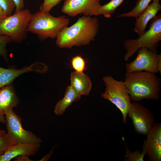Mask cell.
<instances>
[{
  "label": "cell",
  "instance_id": "ba28073f",
  "mask_svg": "<svg viewBox=\"0 0 161 161\" xmlns=\"http://www.w3.org/2000/svg\"><path fill=\"white\" fill-rule=\"evenodd\" d=\"M137 56L133 61L125 65L126 72L145 71L156 74L159 72L158 64L161 54L146 48L140 49Z\"/></svg>",
  "mask_w": 161,
  "mask_h": 161
},
{
  "label": "cell",
  "instance_id": "83f0119b",
  "mask_svg": "<svg viewBox=\"0 0 161 161\" xmlns=\"http://www.w3.org/2000/svg\"><path fill=\"white\" fill-rule=\"evenodd\" d=\"M55 146L53 148L52 150L48 153L43 158L41 159L40 161H47L49 158H50L51 155L53 153L54 149Z\"/></svg>",
  "mask_w": 161,
  "mask_h": 161
},
{
  "label": "cell",
  "instance_id": "ac0fdd59",
  "mask_svg": "<svg viewBox=\"0 0 161 161\" xmlns=\"http://www.w3.org/2000/svg\"><path fill=\"white\" fill-rule=\"evenodd\" d=\"M124 0H111L108 3L101 5L98 9L96 16L103 15L107 18L111 17L116 9L120 6Z\"/></svg>",
  "mask_w": 161,
  "mask_h": 161
},
{
  "label": "cell",
  "instance_id": "ffe728a7",
  "mask_svg": "<svg viewBox=\"0 0 161 161\" xmlns=\"http://www.w3.org/2000/svg\"><path fill=\"white\" fill-rule=\"evenodd\" d=\"M126 154L124 155V160L126 161H143L145 154L142 151L136 150L133 152L131 151L128 147L126 145Z\"/></svg>",
  "mask_w": 161,
  "mask_h": 161
},
{
  "label": "cell",
  "instance_id": "e0dca14e",
  "mask_svg": "<svg viewBox=\"0 0 161 161\" xmlns=\"http://www.w3.org/2000/svg\"><path fill=\"white\" fill-rule=\"evenodd\" d=\"M81 96L71 85L68 86L66 89L64 97L55 105L54 113L58 116L62 115L66 109L73 102L80 99Z\"/></svg>",
  "mask_w": 161,
  "mask_h": 161
},
{
  "label": "cell",
  "instance_id": "277c9868",
  "mask_svg": "<svg viewBox=\"0 0 161 161\" xmlns=\"http://www.w3.org/2000/svg\"><path fill=\"white\" fill-rule=\"evenodd\" d=\"M161 40V14L157 15L151 20L149 29L137 39L125 40L123 45L126 51L124 56L128 61L140 48H146L157 52Z\"/></svg>",
  "mask_w": 161,
  "mask_h": 161
},
{
  "label": "cell",
  "instance_id": "7402d4cb",
  "mask_svg": "<svg viewBox=\"0 0 161 161\" xmlns=\"http://www.w3.org/2000/svg\"><path fill=\"white\" fill-rule=\"evenodd\" d=\"M12 42L11 38L8 35H0V56H2L7 62L8 61V58L6 46L8 43Z\"/></svg>",
  "mask_w": 161,
  "mask_h": 161
},
{
  "label": "cell",
  "instance_id": "7c38bea8",
  "mask_svg": "<svg viewBox=\"0 0 161 161\" xmlns=\"http://www.w3.org/2000/svg\"><path fill=\"white\" fill-rule=\"evenodd\" d=\"M48 69V66L41 62L35 63L20 69H5L0 66V88L12 84L16 78L24 73L33 71L44 73Z\"/></svg>",
  "mask_w": 161,
  "mask_h": 161
},
{
  "label": "cell",
  "instance_id": "4fadbf2b",
  "mask_svg": "<svg viewBox=\"0 0 161 161\" xmlns=\"http://www.w3.org/2000/svg\"><path fill=\"white\" fill-rule=\"evenodd\" d=\"M40 143H20L14 144L0 155V161H10L17 156L25 155H35L39 150Z\"/></svg>",
  "mask_w": 161,
  "mask_h": 161
},
{
  "label": "cell",
  "instance_id": "2e32d148",
  "mask_svg": "<svg viewBox=\"0 0 161 161\" xmlns=\"http://www.w3.org/2000/svg\"><path fill=\"white\" fill-rule=\"evenodd\" d=\"M71 85L80 95H88L92 87L90 78L83 72L74 71L71 72Z\"/></svg>",
  "mask_w": 161,
  "mask_h": 161
},
{
  "label": "cell",
  "instance_id": "d4e9b609",
  "mask_svg": "<svg viewBox=\"0 0 161 161\" xmlns=\"http://www.w3.org/2000/svg\"><path fill=\"white\" fill-rule=\"evenodd\" d=\"M62 0H44L40 6V10L49 12L54 7L59 4Z\"/></svg>",
  "mask_w": 161,
  "mask_h": 161
},
{
  "label": "cell",
  "instance_id": "603a6c76",
  "mask_svg": "<svg viewBox=\"0 0 161 161\" xmlns=\"http://www.w3.org/2000/svg\"><path fill=\"white\" fill-rule=\"evenodd\" d=\"M71 63L72 68L76 71L83 72L86 69L85 61L80 56L78 55L73 57Z\"/></svg>",
  "mask_w": 161,
  "mask_h": 161
},
{
  "label": "cell",
  "instance_id": "9a60e30c",
  "mask_svg": "<svg viewBox=\"0 0 161 161\" xmlns=\"http://www.w3.org/2000/svg\"><path fill=\"white\" fill-rule=\"evenodd\" d=\"M160 0H153L144 10L136 18L134 31L139 36L143 35L145 31L147 24L161 10Z\"/></svg>",
  "mask_w": 161,
  "mask_h": 161
},
{
  "label": "cell",
  "instance_id": "5bb4252c",
  "mask_svg": "<svg viewBox=\"0 0 161 161\" xmlns=\"http://www.w3.org/2000/svg\"><path fill=\"white\" fill-rule=\"evenodd\" d=\"M19 103L13 86L12 84L0 89V123H5L4 111L16 107Z\"/></svg>",
  "mask_w": 161,
  "mask_h": 161
},
{
  "label": "cell",
  "instance_id": "6da1fadb",
  "mask_svg": "<svg viewBox=\"0 0 161 161\" xmlns=\"http://www.w3.org/2000/svg\"><path fill=\"white\" fill-rule=\"evenodd\" d=\"M100 25L96 17L83 16L71 26L66 27L56 38V45L61 48L71 49L89 45L98 34Z\"/></svg>",
  "mask_w": 161,
  "mask_h": 161
},
{
  "label": "cell",
  "instance_id": "8992f818",
  "mask_svg": "<svg viewBox=\"0 0 161 161\" xmlns=\"http://www.w3.org/2000/svg\"><path fill=\"white\" fill-rule=\"evenodd\" d=\"M32 14L24 9L7 17L0 23V35H7L13 42L21 43L27 38V29Z\"/></svg>",
  "mask_w": 161,
  "mask_h": 161
},
{
  "label": "cell",
  "instance_id": "9c48e42d",
  "mask_svg": "<svg viewBox=\"0 0 161 161\" xmlns=\"http://www.w3.org/2000/svg\"><path fill=\"white\" fill-rule=\"evenodd\" d=\"M132 120L136 132L145 136L155 123L151 111L138 102L131 103L128 115Z\"/></svg>",
  "mask_w": 161,
  "mask_h": 161
},
{
  "label": "cell",
  "instance_id": "f1b7e54d",
  "mask_svg": "<svg viewBox=\"0 0 161 161\" xmlns=\"http://www.w3.org/2000/svg\"><path fill=\"white\" fill-rule=\"evenodd\" d=\"M7 17L3 10L0 6V23Z\"/></svg>",
  "mask_w": 161,
  "mask_h": 161
},
{
  "label": "cell",
  "instance_id": "52a82bcc",
  "mask_svg": "<svg viewBox=\"0 0 161 161\" xmlns=\"http://www.w3.org/2000/svg\"><path fill=\"white\" fill-rule=\"evenodd\" d=\"M7 134L14 144L42 142L41 139L31 131L24 129L21 118L10 108L4 111Z\"/></svg>",
  "mask_w": 161,
  "mask_h": 161
},
{
  "label": "cell",
  "instance_id": "5b68a950",
  "mask_svg": "<svg viewBox=\"0 0 161 161\" xmlns=\"http://www.w3.org/2000/svg\"><path fill=\"white\" fill-rule=\"evenodd\" d=\"M102 79L105 88L101 97L111 102L120 110L123 116V122L125 124L131 103L126 83L123 80H117L110 75L103 77Z\"/></svg>",
  "mask_w": 161,
  "mask_h": 161
},
{
  "label": "cell",
  "instance_id": "cb8c5ba5",
  "mask_svg": "<svg viewBox=\"0 0 161 161\" xmlns=\"http://www.w3.org/2000/svg\"><path fill=\"white\" fill-rule=\"evenodd\" d=\"M0 6L7 16L11 15L16 8V5L13 0H0Z\"/></svg>",
  "mask_w": 161,
  "mask_h": 161
},
{
  "label": "cell",
  "instance_id": "7a4b0ae2",
  "mask_svg": "<svg viewBox=\"0 0 161 161\" xmlns=\"http://www.w3.org/2000/svg\"><path fill=\"white\" fill-rule=\"evenodd\" d=\"M124 81L131 99L134 102L159 100L161 80L156 74L145 71L126 72Z\"/></svg>",
  "mask_w": 161,
  "mask_h": 161
},
{
  "label": "cell",
  "instance_id": "44dd1931",
  "mask_svg": "<svg viewBox=\"0 0 161 161\" xmlns=\"http://www.w3.org/2000/svg\"><path fill=\"white\" fill-rule=\"evenodd\" d=\"M5 131L0 129V155L13 145Z\"/></svg>",
  "mask_w": 161,
  "mask_h": 161
},
{
  "label": "cell",
  "instance_id": "d6986e66",
  "mask_svg": "<svg viewBox=\"0 0 161 161\" xmlns=\"http://www.w3.org/2000/svg\"><path fill=\"white\" fill-rule=\"evenodd\" d=\"M152 0H138L134 7L128 13L117 16V17H134L136 18L144 10Z\"/></svg>",
  "mask_w": 161,
  "mask_h": 161
},
{
  "label": "cell",
  "instance_id": "3957f363",
  "mask_svg": "<svg viewBox=\"0 0 161 161\" xmlns=\"http://www.w3.org/2000/svg\"><path fill=\"white\" fill-rule=\"evenodd\" d=\"M69 22L66 16L55 17L49 12L40 10L32 14L27 31L36 35L39 40L43 41L48 38H56Z\"/></svg>",
  "mask_w": 161,
  "mask_h": 161
},
{
  "label": "cell",
  "instance_id": "4316f807",
  "mask_svg": "<svg viewBox=\"0 0 161 161\" xmlns=\"http://www.w3.org/2000/svg\"><path fill=\"white\" fill-rule=\"evenodd\" d=\"M29 156L25 155H21L18 156L15 158V161H32L30 159Z\"/></svg>",
  "mask_w": 161,
  "mask_h": 161
},
{
  "label": "cell",
  "instance_id": "30bf717a",
  "mask_svg": "<svg viewBox=\"0 0 161 161\" xmlns=\"http://www.w3.org/2000/svg\"><path fill=\"white\" fill-rule=\"evenodd\" d=\"M101 6L100 0H65L61 10L71 17L78 14L92 16H96Z\"/></svg>",
  "mask_w": 161,
  "mask_h": 161
},
{
  "label": "cell",
  "instance_id": "8fae6325",
  "mask_svg": "<svg viewBox=\"0 0 161 161\" xmlns=\"http://www.w3.org/2000/svg\"><path fill=\"white\" fill-rule=\"evenodd\" d=\"M142 147L150 161H161V123H155Z\"/></svg>",
  "mask_w": 161,
  "mask_h": 161
},
{
  "label": "cell",
  "instance_id": "484cf974",
  "mask_svg": "<svg viewBox=\"0 0 161 161\" xmlns=\"http://www.w3.org/2000/svg\"><path fill=\"white\" fill-rule=\"evenodd\" d=\"M13 1L16 5L15 13L24 9L25 7L24 0H13Z\"/></svg>",
  "mask_w": 161,
  "mask_h": 161
}]
</instances>
